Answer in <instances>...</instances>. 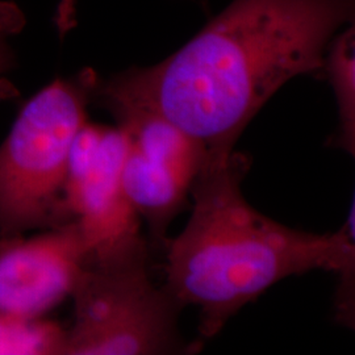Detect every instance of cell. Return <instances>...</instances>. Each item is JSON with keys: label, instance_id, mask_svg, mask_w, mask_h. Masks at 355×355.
Here are the masks:
<instances>
[{"label": "cell", "instance_id": "obj_5", "mask_svg": "<svg viewBox=\"0 0 355 355\" xmlns=\"http://www.w3.org/2000/svg\"><path fill=\"white\" fill-rule=\"evenodd\" d=\"M128 139L123 187L128 202L153 237L166 241V229L187 203L207 154L199 142L162 116L132 107L110 110Z\"/></svg>", "mask_w": 355, "mask_h": 355}, {"label": "cell", "instance_id": "obj_12", "mask_svg": "<svg viewBox=\"0 0 355 355\" xmlns=\"http://www.w3.org/2000/svg\"><path fill=\"white\" fill-rule=\"evenodd\" d=\"M17 95H19V92L15 87V85L11 83L7 78H3L0 80V102L11 101L13 98H16Z\"/></svg>", "mask_w": 355, "mask_h": 355}, {"label": "cell", "instance_id": "obj_10", "mask_svg": "<svg viewBox=\"0 0 355 355\" xmlns=\"http://www.w3.org/2000/svg\"><path fill=\"white\" fill-rule=\"evenodd\" d=\"M23 10L11 0H0V80L16 64L12 41L26 28Z\"/></svg>", "mask_w": 355, "mask_h": 355}, {"label": "cell", "instance_id": "obj_4", "mask_svg": "<svg viewBox=\"0 0 355 355\" xmlns=\"http://www.w3.org/2000/svg\"><path fill=\"white\" fill-rule=\"evenodd\" d=\"M96 74L58 78L21 107L0 144V236L57 228L74 218L64 202L73 140L87 120Z\"/></svg>", "mask_w": 355, "mask_h": 355}, {"label": "cell", "instance_id": "obj_2", "mask_svg": "<svg viewBox=\"0 0 355 355\" xmlns=\"http://www.w3.org/2000/svg\"><path fill=\"white\" fill-rule=\"evenodd\" d=\"M246 155L208 159L195 179L183 232L166 240L167 291L180 308H199V331L212 338L243 305L280 280L312 270L336 272L355 254L354 204L341 229L316 234L288 228L248 203Z\"/></svg>", "mask_w": 355, "mask_h": 355}, {"label": "cell", "instance_id": "obj_9", "mask_svg": "<svg viewBox=\"0 0 355 355\" xmlns=\"http://www.w3.org/2000/svg\"><path fill=\"white\" fill-rule=\"evenodd\" d=\"M64 341L57 322L0 312V354L64 355Z\"/></svg>", "mask_w": 355, "mask_h": 355}, {"label": "cell", "instance_id": "obj_8", "mask_svg": "<svg viewBox=\"0 0 355 355\" xmlns=\"http://www.w3.org/2000/svg\"><path fill=\"white\" fill-rule=\"evenodd\" d=\"M355 40L354 29L346 31L333 38L325 55L324 69L338 105L340 129L336 146L353 155L355 154Z\"/></svg>", "mask_w": 355, "mask_h": 355}, {"label": "cell", "instance_id": "obj_3", "mask_svg": "<svg viewBox=\"0 0 355 355\" xmlns=\"http://www.w3.org/2000/svg\"><path fill=\"white\" fill-rule=\"evenodd\" d=\"M148 243L141 232L94 249L70 297L74 321L64 355H159L182 353L178 313L165 286L154 283Z\"/></svg>", "mask_w": 355, "mask_h": 355}, {"label": "cell", "instance_id": "obj_7", "mask_svg": "<svg viewBox=\"0 0 355 355\" xmlns=\"http://www.w3.org/2000/svg\"><path fill=\"white\" fill-rule=\"evenodd\" d=\"M127 149L125 132L119 125L105 127L89 168L64 189L66 207L82 229L89 252L140 232V217L123 187Z\"/></svg>", "mask_w": 355, "mask_h": 355}, {"label": "cell", "instance_id": "obj_11", "mask_svg": "<svg viewBox=\"0 0 355 355\" xmlns=\"http://www.w3.org/2000/svg\"><path fill=\"white\" fill-rule=\"evenodd\" d=\"M76 3L78 0H58L54 15V26L61 38L66 37L76 28Z\"/></svg>", "mask_w": 355, "mask_h": 355}, {"label": "cell", "instance_id": "obj_1", "mask_svg": "<svg viewBox=\"0 0 355 355\" xmlns=\"http://www.w3.org/2000/svg\"><path fill=\"white\" fill-rule=\"evenodd\" d=\"M353 15L354 0H234L165 61L96 76L92 99L108 111L159 114L207 159L228 157L282 86L324 70L334 33Z\"/></svg>", "mask_w": 355, "mask_h": 355}, {"label": "cell", "instance_id": "obj_6", "mask_svg": "<svg viewBox=\"0 0 355 355\" xmlns=\"http://www.w3.org/2000/svg\"><path fill=\"white\" fill-rule=\"evenodd\" d=\"M89 253L76 220L33 237L0 236V312L44 318L71 296Z\"/></svg>", "mask_w": 355, "mask_h": 355}]
</instances>
